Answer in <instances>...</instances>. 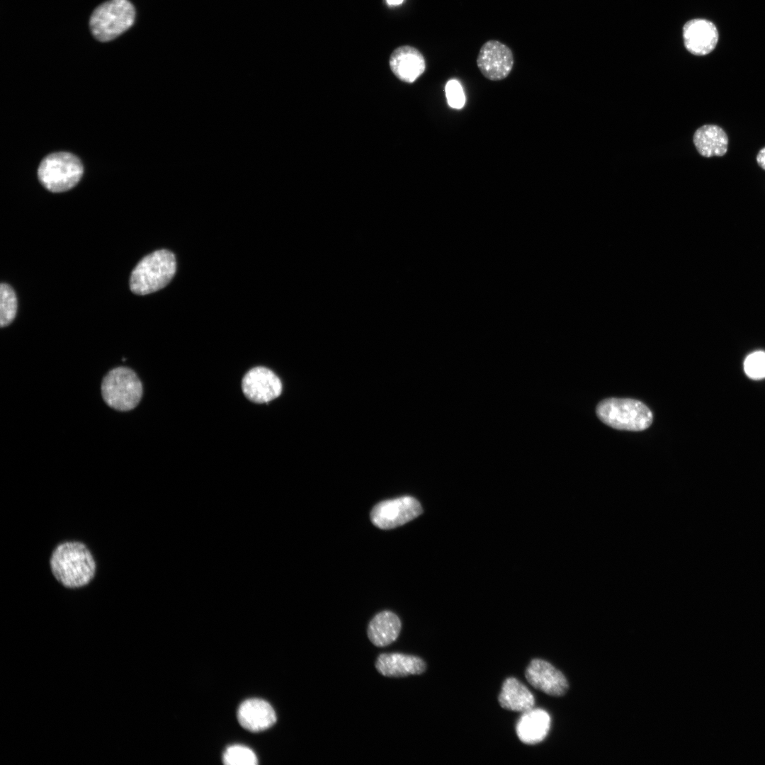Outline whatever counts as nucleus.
I'll return each mask as SVG.
<instances>
[{
	"label": "nucleus",
	"mask_w": 765,
	"mask_h": 765,
	"mask_svg": "<svg viewBox=\"0 0 765 765\" xmlns=\"http://www.w3.org/2000/svg\"><path fill=\"white\" fill-rule=\"evenodd\" d=\"M422 512L421 505L416 499L403 496L378 503L372 509L370 518L376 527L389 530L408 523Z\"/></svg>",
	"instance_id": "obj_7"
},
{
	"label": "nucleus",
	"mask_w": 765,
	"mask_h": 765,
	"mask_svg": "<svg viewBox=\"0 0 765 765\" xmlns=\"http://www.w3.org/2000/svg\"><path fill=\"white\" fill-rule=\"evenodd\" d=\"M756 162L758 164L765 170V147L759 152L756 157Z\"/></svg>",
	"instance_id": "obj_23"
},
{
	"label": "nucleus",
	"mask_w": 765,
	"mask_h": 765,
	"mask_svg": "<svg viewBox=\"0 0 765 765\" xmlns=\"http://www.w3.org/2000/svg\"><path fill=\"white\" fill-rule=\"evenodd\" d=\"M514 63V55L511 49L495 40L484 42L477 58L479 70L485 78L491 81H499L506 78L512 70Z\"/></svg>",
	"instance_id": "obj_8"
},
{
	"label": "nucleus",
	"mask_w": 765,
	"mask_h": 765,
	"mask_svg": "<svg viewBox=\"0 0 765 765\" xmlns=\"http://www.w3.org/2000/svg\"><path fill=\"white\" fill-rule=\"evenodd\" d=\"M378 672L387 677H404L424 673L426 662L417 656L402 653H382L375 660Z\"/></svg>",
	"instance_id": "obj_12"
},
{
	"label": "nucleus",
	"mask_w": 765,
	"mask_h": 765,
	"mask_svg": "<svg viewBox=\"0 0 765 765\" xmlns=\"http://www.w3.org/2000/svg\"><path fill=\"white\" fill-rule=\"evenodd\" d=\"M498 700L503 708L522 713L533 708L535 705L532 693L514 677H509L504 681Z\"/></svg>",
	"instance_id": "obj_17"
},
{
	"label": "nucleus",
	"mask_w": 765,
	"mask_h": 765,
	"mask_svg": "<svg viewBox=\"0 0 765 765\" xmlns=\"http://www.w3.org/2000/svg\"><path fill=\"white\" fill-rule=\"evenodd\" d=\"M237 718L240 725L251 732H259L272 727L276 722L273 707L266 701L251 698L239 706Z\"/></svg>",
	"instance_id": "obj_14"
},
{
	"label": "nucleus",
	"mask_w": 765,
	"mask_h": 765,
	"mask_svg": "<svg viewBox=\"0 0 765 765\" xmlns=\"http://www.w3.org/2000/svg\"><path fill=\"white\" fill-rule=\"evenodd\" d=\"M446 96L450 107L462 108L465 103V96L460 83L455 80L448 81L446 85Z\"/></svg>",
	"instance_id": "obj_22"
},
{
	"label": "nucleus",
	"mask_w": 765,
	"mask_h": 765,
	"mask_svg": "<svg viewBox=\"0 0 765 765\" xmlns=\"http://www.w3.org/2000/svg\"><path fill=\"white\" fill-rule=\"evenodd\" d=\"M746 375L754 380L765 378V352L757 351L748 355L744 361Z\"/></svg>",
	"instance_id": "obj_21"
},
{
	"label": "nucleus",
	"mask_w": 765,
	"mask_h": 765,
	"mask_svg": "<svg viewBox=\"0 0 765 765\" xmlns=\"http://www.w3.org/2000/svg\"><path fill=\"white\" fill-rule=\"evenodd\" d=\"M246 398L256 403H266L277 398L282 392L279 378L270 369L258 366L249 370L242 382Z\"/></svg>",
	"instance_id": "obj_9"
},
{
	"label": "nucleus",
	"mask_w": 765,
	"mask_h": 765,
	"mask_svg": "<svg viewBox=\"0 0 765 765\" xmlns=\"http://www.w3.org/2000/svg\"><path fill=\"white\" fill-rule=\"evenodd\" d=\"M694 145L705 157L723 156L727 151L728 138L725 132L715 125H705L693 135Z\"/></svg>",
	"instance_id": "obj_18"
},
{
	"label": "nucleus",
	"mask_w": 765,
	"mask_h": 765,
	"mask_svg": "<svg viewBox=\"0 0 765 765\" xmlns=\"http://www.w3.org/2000/svg\"><path fill=\"white\" fill-rule=\"evenodd\" d=\"M683 39L684 46L689 52L703 56L715 49L718 41V32L711 21L695 18L684 24Z\"/></svg>",
	"instance_id": "obj_11"
},
{
	"label": "nucleus",
	"mask_w": 765,
	"mask_h": 765,
	"mask_svg": "<svg viewBox=\"0 0 765 765\" xmlns=\"http://www.w3.org/2000/svg\"><path fill=\"white\" fill-rule=\"evenodd\" d=\"M83 174V166L75 155L56 152L40 163L38 176L42 185L52 192H63L74 187Z\"/></svg>",
	"instance_id": "obj_6"
},
{
	"label": "nucleus",
	"mask_w": 765,
	"mask_h": 765,
	"mask_svg": "<svg viewBox=\"0 0 765 765\" xmlns=\"http://www.w3.org/2000/svg\"><path fill=\"white\" fill-rule=\"evenodd\" d=\"M403 1L404 0H386L388 5H390V6L400 5L403 2Z\"/></svg>",
	"instance_id": "obj_24"
},
{
	"label": "nucleus",
	"mask_w": 765,
	"mask_h": 765,
	"mask_svg": "<svg viewBox=\"0 0 765 765\" xmlns=\"http://www.w3.org/2000/svg\"><path fill=\"white\" fill-rule=\"evenodd\" d=\"M176 270L174 254L160 249L144 256L132 271L130 288L137 295H147L165 287Z\"/></svg>",
	"instance_id": "obj_1"
},
{
	"label": "nucleus",
	"mask_w": 765,
	"mask_h": 765,
	"mask_svg": "<svg viewBox=\"0 0 765 765\" xmlns=\"http://www.w3.org/2000/svg\"><path fill=\"white\" fill-rule=\"evenodd\" d=\"M51 565L55 577L71 587L86 584L95 570L89 551L79 543H67L58 546L53 553Z\"/></svg>",
	"instance_id": "obj_2"
},
{
	"label": "nucleus",
	"mask_w": 765,
	"mask_h": 765,
	"mask_svg": "<svg viewBox=\"0 0 765 765\" xmlns=\"http://www.w3.org/2000/svg\"><path fill=\"white\" fill-rule=\"evenodd\" d=\"M224 764L227 765H255L257 758L254 752L248 747L242 745H232L227 747L222 756Z\"/></svg>",
	"instance_id": "obj_20"
},
{
	"label": "nucleus",
	"mask_w": 765,
	"mask_h": 765,
	"mask_svg": "<svg viewBox=\"0 0 765 765\" xmlns=\"http://www.w3.org/2000/svg\"><path fill=\"white\" fill-rule=\"evenodd\" d=\"M17 310V299L12 288L6 283L0 287V326L4 327L12 322Z\"/></svg>",
	"instance_id": "obj_19"
},
{
	"label": "nucleus",
	"mask_w": 765,
	"mask_h": 765,
	"mask_svg": "<svg viewBox=\"0 0 765 765\" xmlns=\"http://www.w3.org/2000/svg\"><path fill=\"white\" fill-rule=\"evenodd\" d=\"M390 67L399 79L412 83L425 71L426 62L416 48L405 45L397 47L391 54Z\"/></svg>",
	"instance_id": "obj_13"
},
{
	"label": "nucleus",
	"mask_w": 765,
	"mask_h": 765,
	"mask_svg": "<svg viewBox=\"0 0 765 765\" xmlns=\"http://www.w3.org/2000/svg\"><path fill=\"white\" fill-rule=\"evenodd\" d=\"M402 628L400 618L393 612L384 611L377 613L370 621L367 635L376 647H385L398 638Z\"/></svg>",
	"instance_id": "obj_16"
},
{
	"label": "nucleus",
	"mask_w": 765,
	"mask_h": 765,
	"mask_svg": "<svg viewBox=\"0 0 765 765\" xmlns=\"http://www.w3.org/2000/svg\"><path fill=\"white\" fill-rule=\"evenodd\" d=\"M550 722V717L545 710L532 708L523 713L518 720L516 726V735L524 744H538L548 735Z\"/></svg>",
	"instance_id": "obj_15"
},
{
	"label": "nucleus",
	"mask_w": 765,
	"mask_h": 765,
	"mask_svg": "<svg viewBox=\"0 0 765 765\" xmlns=\"http://www.w3.org/2000/svg\"><path fill=\"white\" fill-rule=\"evenodd\" d=\"M101 394L106 403L111 408L129 411L139 404L142 395V385L132 370L118 367L110 370L104 377Z\"/></svg>",
	"instance_id": "obj_5"
},
{
	"label": "nucleus",
	"mask_w": 765,
	"mask_h": 765,
	"mask_svg": "<svg viewBox=\"0 0 765 765\" xmlns=\"http://www.w3.org/2000/svg\"><path fill=\"white\" fill-rule=\"evenodd\" d=\"M599 419L607 426L619 430L640 431L652 423L653 414L643 402L629 398H607L596 406Z\"/></svg>",
	"instance_id": "obj_3"
},
{
	"label": "nucleus",
	"mask_w": 765,
	"mask_h": 765,
	"mask_svg": "<svg viewBox=\"0 0 765 765\" xmlns=\"http://www.w3.org/2000/svg\"><path fill=\"white\" fill-rule=\"evenodd\" d=\"M135 10L128 0H109L92 13L89 26L94 37L101 42L115 39L134 23Z\"/></svg>",
	"instance_id": "obj_4"
},
{
	"label": "nucleus",
	"mask_w": 765,
	"mask_h": 765,
	"mask_svg": "<svg viewBox=\"0 0 765 765\" xmlns=\"http://www.w3.org/2000/svg\"><path fill=\"white\" fill-rule=\"evenodd\" d=\"M525 676L531 686L550 696H563L569 688L567 680L562 673L543 659L531 660Z\"/></svg>",
	"instance_id": "obj_10"
}]
</instances>
